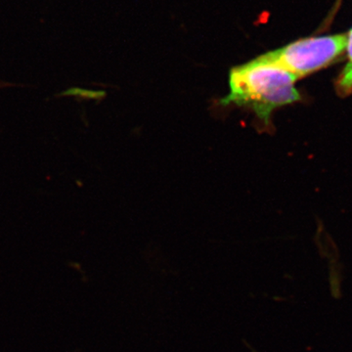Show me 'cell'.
<instances>
[{
    "mask_svg": "<svg viewBox=\"0 0 352 352\" xmlns=\"http://www.w3.org/2000/svg\"><path fill=\"white\" fill-rule=\"evenodd\" d=\"M346 34L298 39L270 55L296 78L332 64L346 51Z\"/></svg>",
    "mask_w": 352,
    "mask_h": 352,
    "instance_id": "obj_2",
    "label": "cell"
},
{
    "mask_svg": "<svg viewBox=\"0 0 352 352\" xmlns=\"http://www.w3.org/2000/svg\"><path fill=\"white\" fill-rule=\"evenodd\" d=\"M338 1H339V2H340V0H338Z\"/></svg>",
    "mask_w": 352,
    "mask_h": 352,
    "instance_id": "obj_4",
    "label": "cell"
},
{
    "mask_svg": "<svg viewBox=\"0 0 352 352\" xmlns=\"http://www.w3.org/2000/svg\"><path fill=\"white\" fill-rule=\"evenodd\" d=\"M347 63L338 78L337 88L340 94L352 92V29L346 34Z\"/></svg>",
    "mask_w": 352,
    "mask_h": 352,
    "instance_id": "obj_3",
    "label": "cell"
},
{
    "mask_svg": "<svg viewBox=\"0 0 352 352\" xmlns=\"http://www.w3.org/2000/svg\"><path fill=\"white\" fill-rule=\"evenodd\" d=\"M296 80L268 52L231 69L230 90L220 104L250 108L267 126L273 111L300 100Z\"/></svg>",
    "mask_w": 352,
    "mask_h": 352,
    "instance_id": "obj_1",
    "label": "cell"
}]
</instances>
